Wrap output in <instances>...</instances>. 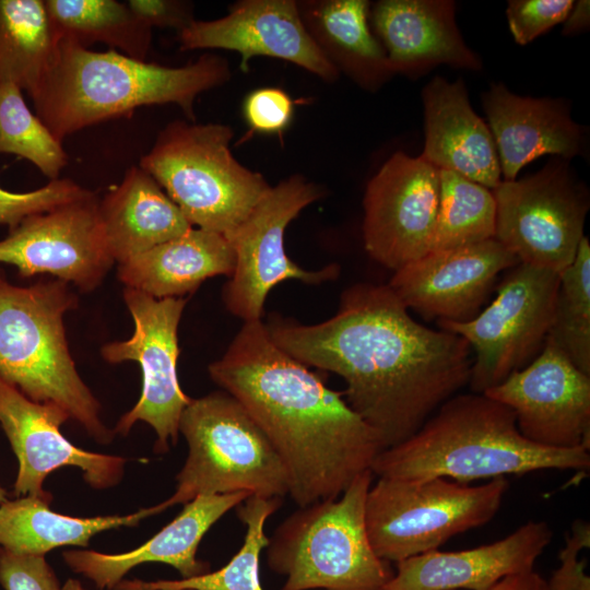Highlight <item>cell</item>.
<instances>
[{
	"label": "cell",
	"instance_id": "obj_4",
	"mask_svg": "<svg viewBox=\"0 0 590 590\" xmlns=\"http://www.w3.org/2000/svg\"><path fill=\"white\" fill-rule=\"evenodd\" d=\"M589 449H554L526 439L512 411L484 393L455 394L410 438L384 449L378 477H446L460 483L542 470L588 471Z\"/></svg>",
	"mask_w": 590,
	"mask_h": 590
},
{
	"label": "cell",
	"instance_id": "obj_42",
	"mask_svg": "<svg viewBox=\"0 0 590 590\" xmlns=\"http://www.w3.org/2000/svg\"><path fill=\"white\" fill-rule=\"evenodd\" d=\"M590 2L588 0H579L574 4L571 11L565 20L563 33L570 35L585 31L590 24Z\"/></svg>",
	"mask_w": 590,
	"mask_h": 590
},
{
	"label": "cell",
	"instance_id": "obj_17",
	"mask_svg": "<svg viewBox=\"0 0 590 590\" xmlns=\"http://www.w3.org/2000/svg\"><path fill=\"white\" fill-rule=\"evenodd\" d=\"M69 418L57 404L35 402L0 379V425L19 462L13 486L15 497L32 495L50 502L43 483L63 465L81 469L85 482L96 489L120 482L126 460L74 446L60 432Z\"/></svg>",
	"mask_w": 590,
	"mask_h": 590
},
{
	"label": "cell",
	"instance_id": "obj_18",
	"mask_svg": "<svg viewBox=\"0 0 590 590\" xmlns=\"http://www.w3.org/2000/svg\"><path fill=\"white\" fill-rule=\"evenodd\" d=\"M177 40L180 50L236 51L245 72L252 58L263 56L292 62L328 83L340 75L309 36L295 0L237 1L220 19L193 20Z\"/></svg>",
	"mask_w": 590,
	"mask_h": 590
},
{
	"label": "cell",
	"instance_id": "obj_38",
	"mask_svg": "<svg viewBox=\"0 0 590 590\" xmlns=\"http://www.w3.org/2000/svg\"><path fill=\"white\" fill-rule=\"evenodd\" d=\"M294 114L290 95L278 87L251 91L244 99L243 115L251 130L279 133L285 130Z\"/></svg>",
	"mask_w": 590,
	"mask_h": 590
},
{
	"label": "cell",
	"instance_id": "obj_21",
	"mask_svg": "<svg viewBox=\"0 0 590 590\" xmlns=\"http://www.w3.org/2000/svg\"><path fill=\"white\" fill-rule=\"evenodd\" d=\"M552 539L547 522L529 521L491 544L429 551L398 562L384 590H488L507 576L533 570Z\"/></svg>",
	"mask_w": 590,
	"mask_h": 590
},
{
	"label": "cell",
	"instance_id": "obj_15",
	"mask_svg": "<svg viewBox=\"0 0 590 590\" xmlns=\"http://www.w3.org/2000/svg\"><path fill=\"white\" fill-rule=\"evenodd\" d=\"M94 192L24 219L0 240V263L23 278L49 273L82 292L99 286L115 263Z\"/></svg>",
	"mask_w": 590,
	"mask_h": 590
},
{
	"label": "cell",
	"instance_id": "obj_20",
	"mask_svg": "<svg viewBox=\"0 0 590 590\" xmlns=\"http://www.w3.org/2000/svg\"><path fill=\"white\" fill-rule=\"evenodd\" d=\"M450 0H380L370 4L369 25L394 74L415 79L433 68L480 70L464 43Z\"/></svg>",
	"mask_w": 590,
	"mask_h": 590
},
{
	"label": "cell",
	"instance_id": "obj_41",
	"mask_svg": "<svg viewBox=\"0 0 590 590\" xmlns=\"http://www.w3.org/2000/svg\"><path fill=\"white\" fill-rule=\"evenodd\" d=\"M488 590H551L547 580L534 570L507 576Z\"/></svg>",
	"mask_w": 590,
	"mask_h": 590
},
{
	"label": "cell",
	"instance_id": "obj_32",
	"mask_svg": "<svg viewBox=\"0 0 590 590\" xmlns=\"http://www.w3.org/2000/svg\"><path fill=\"white\" fill-rule=\"evenodd\" d=\"M282 499L249 496L238 505L237 516L247 528L244 544L221 569L186 579L131 582L144 590H263L259 560L269 542L264 523L281 507Z\"/></svg>",
	"mask_w": 590,
	"mask_h": 590
},
{
	"label": "cell",
	"instance_id": "obj_23",
	"mask_svg": "<svg viewBox=\"0 0 590 590\" xmlns=\"http://www.w3.org/2000/svg\"><path fill=\"white\" fill-rule=\"evenodd\" d=\"M482 102L503 180H515L523 166L542 155L569 161L580 153L581 130L559 99L523 97L492 83Z\"/></svg>",
	"mask_w": 590,
	"mask_h": 590
},
{
	"label": "cell",
	"instance_id": "obj_44",
	"mask_svg": "<svg viewBox=\"0 0 590 590\" xmlns=\"http://www.w3.org/2000/svg\"><path fill=\"white\" fill-rule=\"evenodd\" d=\"M114 590H144L135 587L131 580H121ZM181 590H191V589H181Z\"/></svg>",
	"mask_w": 590,
	"mask_h": 590
},
{
	"label": "cell",
	"instance_id": "obj_26",
	"mask_svg": "<svg viewBox=\"0 0 590 590\" xmlns=\"http://www.w3.org/2000/svg\"><path fill=\"white\" fill-rule=\"evenodd\" d=\"M235 253L220 233L190 228L185 234L118 264V279L126 287L154 298L184 297L206 279L231 278Z\"/></svg>",
	"mask_w": 590,
	"mask_h": 590
},
{
	"label": "cell",
	"instance_id": "obj_45",
	"mask_svg": "<svg viewBox=\"0 0 590 590\" xmlns=\"http://www.w3.org/2000/svg\"><path fill=\"white\" fill-rule=\"evenodd\" d=\"M8 500L7 491L0 485V504Z\"/></svg>",
	"mask_w": 590,
	"mask_h": 590
},
{
	"label": "cell",
	"instance_id": "obj_1",
	"mask_svg": "<svg viewBox=\"0 0 590 590\" xmlns=\"http://www.w3.org/2000/svg\"><path fill=\"white\" fill-rule=\"evenodd\" d=\"M264 324L285 353L344 379L346 403L376 432L384 449L413 436L469 385L468 341L415 321L387 284L350 286L335 315L319 323L273 315Z\"/></svg>",
	"mask_w": 590,
	"mask_h": 590
},
{
	"label": "cell",
	"instance_id": "obj_25",
	"mask_svg": "<svg viewBox=\"0 0 590 590\" xmlns=\"http://www.w3.org/2000/svg\"><path fill=\"white\" fill-rule=\"evenodd\" d=\"M99 217L115 262L121 264L193 226L157 181L140 166L98 202Z\"/></svg>",
	"mask_w": 590,
	"mask_h": 590
},
{
	"label": "cell",
	"instance_id": "obj_31",
	"mask_svg": "<svg viewBox=\"0 0 590 590\" xmlns=\"http://www.w3.org/2000/svg\"><path fill=\"white\" fill-rule=\"evenodd\" d=\"M495 226L492 190L456 172L439 169V204L429 252L494 238Z\"/></svg>",
	"mask_w": 590,
	"mask_h": 590
},
{
	"label": "cell",
	"instance_id": "obj_6",
	"mask_svg": "<svg viewBox=\"0 0 590 590\" xmlns=\"http://www.w3.org/2000/svg\"><path fill=\"white\" fill-rule=\"evenodd\" d=\"M371 470L335 499L298 507L269 538L268 567L286 577L281 590H384L390 563L374 552L365 524Z\"/></svg>",
	"mask_w": 590,
	"mask_h": 590
},
{
	"label": "cell",
	"instance_id": "obj_24",
	"mask_svg": "<svg viewBox=\"0 0 590 590\" xmlns=\"http://www.w3.org/2000/svg\"><path fill=\"white\" fill-rule=\"evenodd\" d=\"M425 143L422 157L438 169L456 172L491 190L502 181L488 126L470 105L461 79L433 78L422 91Z\"/></svg>",
	"mask_w": 590,
	"mask_h": 590
},
{
	"label": "cell",
	"instance_id": "obj_11",
	"mask_svg": "<svg viewBox=\"0 0 590 590\" xmlns=\"http://www.w3.org/2000/svg\"><path fill=\"white\" fill-rule=\"evenodd\" d=\"M492 192L494 238L519 262L559 274L574 261L585 237L589 194L567 160L556 157L533 175L502 180Z\"/></svg>",
	"mask_w": 590,
	"mask_h": 590
},
{
	"label": "cell",
	"instance_id": "obj_8",
	"mask_svg": "<svg viewBox=\"0 0 590 590\" xmlns=\"http://www.w3.org/2000/svg\"><path fill=\"white\" fill-rule=\"evenodd\" d=\"M188 456L161 512L197 496L248 492L283 498L287 476L273 446L245 408L224 390L191 399L179 420Z\"/></svg>",
	"mask_w": 590,
	"mask_h": 590
},
{
	"label": "cell",
	"instance_id": "obj_34",
	"mask_svg": "<svg viewBox=\"0 0 590 590\" xmlns=\"http://www.w3.org/2000/svg\"><path fill=\"white\" fill-rule=\"evenodd\" d=\"M0 153L34 164L50 180L58 179L68 155L44 122L27 107L22 90L0 80Z\"/></svg>",
	"mask_w": 590,
	"mask_h": 590
},
{
	"label": "cell",
	"instance_id": "obj_7",
	"mask_svg": "<svg viewBox=\"0 0 590 590\" xmlns=\"http://www.w3.org/2000/svg\"><path fill=\"white\" fill-rule=\"evenodd\" d=\"M233 137L227 125L175 120L160 132L139 164L192 226L225 237L271 187L260 173L234 157Z\"/></svg>",
	"mask_w": 590,
	"mask_h": 590
},
{
	"label": "cell",
	"instance_id": "obj_5",
	"mask_svg": "<svg viewBox=\"0 0 590 590\" xmlns=\"http://www.w3.org/2000/svg\"><path fill=\"white\" fill-rule=\"evenodd\" d=\"M76 306L63 281L19 286L0 275V379L35 402L57 404L92 438L109 444L115 432L104 424L67 342L63 317Z\"/></svg>",
	"mask_w": 590,
	"mask_h": 590
},
{
	"label": "cell",
	"instance_id": "obj_3",
	"mask_svg": "<svg viewBox=\"0 0 590 590\" xmlns=\"http://www.w3.org/2000/svg\"><path fill=\"white\" fill-rule=\"evenodd\" d=\"M231 79L228 62L204 54L181 67L93 51L60 37L50 68L28 95L35 115L62 142L70 134L148 105L175 104L193 121L197 97Z\"/></svg>",
	"mask_w": 590,
	"mask_h": 590
},
{
	"label": "cell",
	"instance_id": "obj_2",
	"mask_svg": "<svg viewBox=\"0 0 590 590\" xmlns=\"http://www.w3.org/2000/svg\"><path fill=\"white\" fill-rule=\"evenodd\" d=\"M208 369L273 446L297 507L338 498L384 450L343 391L275 345L261 320L244 322Z\"/></svg>",
	"mask_w": 590,
	"mask_h": 590
},
{
	"label": "cell",
	"instance_id": "obj_14",
	"mask_svg": "<svg viewBox=\"0 0 590 590\" xmlns=\"http://www.w3.org/2000/svg\"><path fill=\"white\" fill-rule=\"evenodd\" d=\"M439 204V169L421 155H391L368 181L363 240L393 271L429 252Z\"/></svg>",
	"mask_w": 590,
	"mask_h": 590
},
{
	"label": "cell",
	"instance_id": "obj_22",
	"mask_svg": "<svg viewBox=\"0 0 590 590\" xmlns=\"http://www.w3.org/2000/svg\"><path fill=\"white\" fill-rule=\"evenodd\" d=\"M249 496L248 492L197 496L184 504L179 515L141 546L119 554L66 551L62 553L64 563L101 590H114L127 573L143 563L170 565L181 579L206 574L210 565L197 558L202 538L221 517Z\"/></svg>",
	"mask_w": 590,
	"mask_h": 590
},
{
	"label": "cell",
	"instance_id": "obj_13",
	"mask_svg": "<svg viewBox=\"0 0 590 590\" xmlns=\"http://www.w3.org/2000/svg\"><path fill=\"white\" fill-rule=\"evenodd\" d=\"M123 299L133 319V333L128 340L103 345L101 354L110 364L139 363L142 391L135 405L120 417L114 432L125 436L137 422H145L157 436L155 450L165 453L169 445L177 442L179 420L191 400L181 390L177 377V331L187 298H154L125 287Z\"/></svg>",
	"mask_w": 590,
	"mask_h": 590
},
{
	"label": "cell",
	"instance_id": "obj_28",
	"mask_svg": "<svg viewBox=\"0 0 590 590\" xmlns=\"http://www.w3.org/2000/svg\"><path fill=\"white\" fill-rule=\"evenodd\" d=\"M157 505L125 516L76 518L49 508L39 496H21L0 504V546L19 554L44 555L56 547H86L95 534L120 527H134L160 514Z\"/></svg>",
	"mask_w": 590,
	"mask_h": 590
},
{
	"label": "cell",
	"instance_id": "obj_43",
	"mask_svg": "<svg viewBox=\"0 0 590 590\" xmlns=\"http://www.w3.org/2000/svg\"><path fill=\"white\" fill-rule=\"evenodd\" d=\"M61 590H85L81 582L76 579L70 578L61 587Z\"/></svg>",
	"mask_w": 590,
	"mask_h": 590
},
{
	"label": "cell",
	"instance_id": "obj_33",
	"mask_svg": "<svg viewBox=\"0 0 590 590\" xmlns=\"http://www.w3.org/2000/svg\"><path fill=\"white\" fill-rule=\"evenodd\" d=\"M590 375V244L583 237L574 261L559 273L554 316L547 338Z\"/></svg>",
	"mask_w": 590,
	"mask_h": 590
},
{
	"label": "cell",
	"instance_id": "obj_40",
	"mask_svg": "<svg viewBox=\"0 0 590 590\" xmlns=\"http://www.w3.org/2000/svg\"><path fill=\"white\" fill-rule=\"evenodd\" d=\"M128 7L151 28L173 27L182 31L192 21V5L173 0H130Z\"/></svg>",
	"mask_w": 590,
	"mask_h": 590
},
{
	"label": "cell",
	"instance_id": "obj_12",
	"mask_svg": "<svg viewBox=\"0 0 590 590\" xmlns=\"http://www.w3.org/2000/svg\"><path fill=\"white\" fill-rule=\"evenodd\" d=\"M321 198L320 188L302 175L271 186L246 220L228 236L234 272L224 285L225 307L244 322L261 320L269 292L285 280L317 285L339 275L338 264L310 271L293 262L284 248L288 224Z\"/></svg>",
	"mask_w": 590,
	"mask_h": 590
},
{
	"label": "cell",
	"instance_id": "obj_36",
	"mask_svg": "<svg viewBox=\"0 0 590 590\" xmlns=\"http://www.w3.org/2000/svg\"><path fill=\"white\" fill-rule=\"evenodd\" d=\"M574 4L573 0H509L506 16L515 42L527 45L564 22Z\"/></svg>",
	"mask_w": 590,
	"mask_h": 590
},
{
	"label": "cell",
	"instance_id": "obj_27",
	"mask_svg": "<svg viewBox=\"0 0 590 590\" xmlns=\"http://www.w3.org/2000/svg\"><path fill=\"white\" fill-rule=\"evenodd\" d=\"M309 36L329 62L362 88L376 92L393 75L369 25L367 0L297 1Z\"/></svg>",
	"mask_w": 590,
	"mask_h": 590
},
{
	"label": "cell",
	"instance_id": "obj_9",
	"mask_svg": "<svg viewBox=\"0 0 590 590\" xmlns=\"http://www.w3.org/2000/svg\"><path fill=\"white\" fill-rule=\"evenodd\" d=\"M508 488L506 476L475 486L446 477H378L365 502L370 545L389 563L438 550L452 536L491 521Z\"/></svg>",
	"mask_w": 590,
	"mask_h": 590
},
{
	"label": "cell",
	"instance_id": "obj_16",
	"mask_svg": "<svg viewBox=\"0 0 590 590\" xmlns=\"http://www.w3.org/2000/svg\"><path fill=\"white\" fill-rule=\"evenodd\" d=\"M484 394L512 411L529 441L554 449H589L590 375L551 340L530 364Z\"/></svg>",
	"mask_w": 590,
	"mask_h": 590
},
{
	"label": "cell",
	"instance_id": "obj_30",
	"mask_svg": "<svg viewBox=\"0 0 590 590\" xmlns=\"http://www.w3.org/2000/svg\"><path fill=\"white\" fill-rule=\"evenodd\" d=\"M50 21L60 37L84 47L103 43L121 54L145 61L152 28L126 3L115 0H46Z\"/></svg>",
	"mask_w": 590,
	"mask_h": 590
},
{
	"label": "cell",
	"instance_id": "obj_37",
	"mask_svg": "<svg viewBox=\"0 0 590 590\" xmlns=\"http://www.w3.org/2000/svg\"><path fill=\"white\" fill-rule=\"evenodd\" d=\"M0 585L4 590H61L44 555L19 554L0 546Z\"/></svg>",
	"mask_w": 590,
	"mask_h": 590
},
{
	"label": "cell",
	"instance_id": "obj_10",
	"mask_svg": "<svg viewBox=\"0 0 590 590\" xmlns=\"http://www.w3.org/2000/svg\"><path fill=\"white\" fill-rule=\"evenodd\" d=\"M559 274L519 262L507 270L495 299L463 322L438 320L439 329L465 339L475 353L469 386L484 393L530 364L548 335Z\"/></svg>",
	"mask_w": 590,
	"mask_h": 590
},
{
	"label": "cell",
	"instance_id": "obj_19",
	"mask_svg": "<svg viewBox=\"0 0 590 590\" xmlns=\"http://www.w3.org/2000/svg\"><path fill=\"white\" fill-rule=\"evenodd\" d=\"M519 260L495 238L430 251L396 270L387 284L400 302L425 319L471 320L500 272Z\"/></svg>",
	"mask_w": 590,
	"mask_h": 590
},
{
	"label": "cell",
	"instance_id": "obj_29",
	"mask_svg": "<svg viewBox=\"0 0 590 590\" xmlns=\"http://www.w3.org/2000/svg\"><path fill=\"white\" fill-rule=\"evenodd\" d=\"M60 36L42 0H0V80L30 95L51 66Z\"/></svg>",
	"mask_w": 590,
	"mask_h": 590
},
{
	"label": "cell",
	"instance_id": "obj_39",
	"mask_svg": "<svg viewBox=\"0 0 590 590\" xmlns=\"http://www.w3.org/2000/svg\"><path fill=\"white\" fill-rule=\"evenodd\" d=\"M590 546V523L578 519L566 535L565 546L558 554L560 566L547 580L551 590H590V578L585 573L587 562L578 560L580 551Z\"/></svg>",
	"mask_w": 590,
	"mask_h": 590
},
{
	"label": "cell",
	"instance_id": "obj_35",
	"mask_svg": "<svg viewBox=\"0 0 590 590\" xmlns=\"http://www.w3.org/2000/svg\"><path fill=\"white\" fill-rule=\"evenodd\" d=\"M91 192L69 178L50 180L44 187L27 192H12L0 186V225L13 229L31 215L52 210Z\"/></svg>",
	"mask_w": 590,
	"mask_h": 590
}]
</instances>
